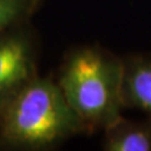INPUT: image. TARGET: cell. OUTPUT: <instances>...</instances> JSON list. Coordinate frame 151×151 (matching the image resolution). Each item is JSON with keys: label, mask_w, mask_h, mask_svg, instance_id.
<instances>
[{"label": "cell", "mask_w": 151, "mask_h": 151, "mask_svg": "<svg viewBox=\"0 0 151 151\" xmlns=\"http://www.w3.org/2000/svg\"><path fill=\"white\" fill-rule=\"evenodd\" d=\"M102 131L106 151H151V116L140 121L121 116Z\"/></svg>", "instance_id": "obj_5"}, {"label": "cell", "mask_w": 151, "mask_h": 151, "mask_svg": "<svg viewBox=\"0 0 151 151\" xmlns=\"http://www.w3.org/2000/svg\"><path fill=\"white\" fill-rule=\"evenodd\" d=\"M38 74V43L28 23L0 33V115Z\"/></svg>", "instance_id": "obj_3"}, {"label": "cell", "mask_w": 151, "mask_h": 151, "mask_svg": "<svg viewBox=\"0 0 151 151\" xmlns=\"http://www.w3.org/2000/svg\"><path fill=\"white\" fill-rule=\"evenodd\" d=\"M43 0H0V33L29 22Z\"/></svg>", "instance_id": "obj_6"}, {"label": "cell", "mask_w": 151, "mask_h": 151, "mask_svg": "<svg viewBox=\"0 0 151 151\" xmlns=\"http://www.w3.org/2000/svg\"><path fill=\"white\" fill-rule=\"evenodd\" d=\"M88 132L57 81L49 77L37 76L0 115L3 149L49 150L73 136Z\"/></svg>", "instance_id": "obj_1"}, {"label": "cell", "mask_w": 151, "mask_h": 151, "mask_svg": "<svg viewBox=\"0 0 151 151\" xmlns=\"http://www.w3.org/2000/svg\"><path fill=\"white\" fill-rule=\"evenodd\" d=\"M124 60L97 45H84L64 57L57 83L89 132L121 117Z\"/></svg>", "instance_id": "obj_2"}, {"label": "cell", "mask_w": 151, "mask_h": 151, "mask_svg": "<svg viewBox=\"0 0 151 151\" xmlns=\"http://www.w3.org/2000/svg\"><path fill=\"white\" fill-rule=\"evenodd\" d=\"M122 60V106L137 108L151 116V55L132 54Z\"/></svg>", "instance_id": "obj_4"}]
</instances>
